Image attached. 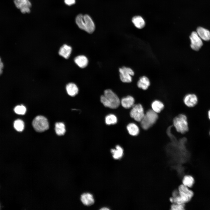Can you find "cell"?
<instances>
[{"mask_svg":"<svg viewBox=\"0 0 210 210\" xmlns=\"http://www.w3.org/2000/svg\"><path fill=\"white\" fill-rule=\"evenodd\" d=\"M55 130L56 134L59 136L64 135L66 130L64 124L61 122L56 123L55 125Z\"/></svg>","mask_w":210,"mask_h":210,"instance_id":"obj_24","label":"cell"},{"mask_svg":"<svg viewBox=\"0 0 210 210\" xmlns=\"http://www.w3.org/2000/svg\"><path fill=\"white\" fill-rule=\"evenodd\" d=\"M184 105L189 108L195 107L198 102L197 96L194 94H188L185 95L183 99Z\"/></svg>","mask_w":210,"mask_h":210,"instance_id":"obj_11","label":"cell"},{"mask_svg":"<svg viewBox=\"0 0 210 210\" xmlns=\"http://www.w3.org/2000/svg\"><path fill=\"white\" fill-rule=\"evenodd\" d=\"M135 100L132 96L128 95L122 99L120 100V104L126 109L131 108L135 104Z\"/></svg>","mask_w":210,"mask_h":210,"instance_id":"obj_12","label":"cell"},{"mask_svg":"<svg viewBox=\"0 0 210 210\" xmlns=\"http://www.w3.org/2000/svg\"><path fill=\"white\" fill-rule=\"evenodd\" d=\"M66 4L69 6H71L74 4L75 3V0H64Z\"/></svg>","mask_w":210,"mask_h":210,"instance_id":"obj_29","label":"cell"},{"mask_svg":"<svg viewBox=\"0 0 210 210\" xmlns=\"http://www.w3.org/2000/svg\"><path fill=\"white\" fill-rule=\"evenodd\" d=\"M76 22L80 29L88 33L91 34L95 30V26L94 22L88 15H78L76 18Z\"/></svg>","mask_w":210,"mask_h":210,"instance_id":"obj_3","label":"cell"},{"mask_svg":"<svg viewBox=\"0 0 210 210\" xmlns=\"http://www.w3.org/2000/svg\"><path fill=\"white\" fill-rule=\"evenodd\" d=\"M197 33L202 39L205 41L210 40V32L208 30L201 27H198Z\"/></svg>","mask_w":210,"mask_h":210,"instance_id":"obj_16","label":"cell"},{"mask_svg":"<svg viewBox=\"0 0 210 210\" xmlns=\"http://www.w3.org/2000/svg\"><path fill=\"white\" fill-rule=\"evenodd\" d=\"M132 21L134 26L138 29L143 28L145 25V22L144 19L140 16L134 17L132 19Z\"/></svg>","mask_w":210,"mask_h":210,"instance_id":"obj_22","label":"cell"},{"mask_svg":"<svg viewBox=\"0 0 210 210\" xmlns=\"http://www.w3.org/2000/svg\"><path fill=\"white\" fill-rule=\"evenodd\" d=\"M186 204L172 203L170 206L171 210H185Z\"/></svg>","mask_w":210,"mask_h":210,"instance_id":"obj_28","label":"cell"},{"mask_svg":"<svg viewBox=\"0 0 210 210\" xmlns=\"http://www.w3.org/2000/svg\"><path fill=\"white\" fill-rule=\"evenodd\" d=\"M75 63L80 68H84L88 65V60L87 58L83 55L76 57L74 59Z\"/></svg>","mask_w":210,"mask_h":210,"instance_id":"obj_17","label":"cell"},{"mask_svg":"<svg viewBox=\"0 0 210 210\" xmlns=\"http://www.w3.org/2000/svg\"><path fill=\"white\" fill-rule=\"evenodd\" d=\"M151 109L157 113H160L164 108V103L161 100L155 99L151 104Z\"/></svg>","mask_w":210,"mask_h":210,"instance_id":"obj_14","label":"cell"},{"mask_svg":"<svg viewBox=\"0 0 210 210\" xmlns=\"http://www.w3.org/2000/svg\"><path fill=\"white\" fill-rule=\"evenodd\" d=\"M32 125L34 130L38 132H44L49 128L47 119L42 116L36 117L33 120Z\"/></svg>","mask_w":210,"mask_h":210,"instance_id":"obj_6","label":"cell"},{"mask_svg":"<svg viewBox=\"0 0 210 210\" xmlns=\"http://www.w3.org/2000/svg\"><path fill=\"white\" fill-rule=\"evenodd\" d=\"M100 210H109V209L108 208H107L106 207H103V208H102L101 209H100Z\"/></svg>","mask_w":210,"mask_h":210,"instance_id":"obj_32","label":"cell"},{"mask_svg":"<svg viewBox=\"0 0 210 210\" xmlns=\"http://www.w3.org/2000/svg\"><path fill=\"white\" fill-rule=\"evenodd\" d=\"M26 111V107L23 105L17 106L14 109L15 112L19 115H24L25 114Z\"/></svg>","mask_w":210,"mask_h":210,"instance_id":"obj_27","label":"cell"},{"mask_svg":"<svg viewBox=\"0 0 210 210\" xmlns=\"http://www.w3.org/2000/svg\"><path fill=\"white\" fill-rule=\"evenodd\" d=\"M207 114L208 118L210 121V109L208 111Z\"/></svg>","mask_w":210,"mask_h":210,"instance_id":"obj_31","label":"cell"},{"mask_svg":"<svg viewBox=\"0 0 210 210\" xmlns=\"http://www.w3.org/2000/svg\"><path fill=\"white\" fill-rule=\"evenodd\" d=\"M4 68V64L1 62H0V76L2 74L3 69Z\"/></svg>","mask_w":210,"mask_h":210,"instance_id":"obj_30","label":"cell"},{"mask_svg":"<svg viewBox=\"0 0 210 210\" xmlns=\"http://www.w3.org/2000/svg\"><path fill=\"white\" fill-rule=\"evenodd\" d=\"M13 1L16 7L20 9L22 13L30 12L31 4L29 0H13Z\"/></svg>","mask_w":210,"mask_h":210,"instance_id":"obj_10","label":"cell"},{"mask_svg":"<svg viewBox=\"0 0 210 210\" xmlns=\"http://www.w3.org/2000/svg\"><path fill=\"white\" fill-rule=\"evenodd\" d=\"M145 111L143 105L140 103L134 104L131 108L130 114L135 121L140 122L145 114Z\"/></svg>","mask_w":210,"mask_h":210,"instance_id":"obj_7","label":"cell"},{"mask_svg":"<svg viewBox=\"0 0 210 210\" xmlns=\"http://www.w3.org/2000/svg\"><path fill=\"white\" fill-rule=\"evenodd\" d=\"M190 38L191 48L195 51L198 50L203 45V43L197 32H192L190 36Z\"/></svg>","mask_w":210,"mask_h":210,"instance_id":"obj_9","label":"cell"},{"mask_svg":"<svg viewBox=\"0 0 210 210\" xmlns=\"http://www.w3.org/2000/svg\"><path fill=\"white\" fill-rule=\"evenodd\" d=\"M80 200L82 203L87 206H90L94 204V200L92 194L89 193H85L82 194Z\"/></svg>","mask_w":210,"mask_h":210,"instance_id":"obj_15","label":"cell"},{"mask_svg":"<svg viewBox=\"0 0 210 210\" xmlns=\"http://www.w3.org/2000/svg\"><path fill=\"white\" fill-rule=\"evenodd\" d=\"M178 191L177 196L170 198V201L172 203L186 204L191 200L194 195L191 189L182 184L178 187Z\"/></svg>","mask_w":210,"mask_h":210,"instance_id":"obj_1","label":"cell"},{"mask_svg":"<svg viewBox=\"0 0 210 210\" xmlns=\"http://www.w3.org/2000/svg\"><path fill=\"white\" fill-rule=\"evenodd\" d=\"M159 118L158 113L151 108L145 111L143 118L140 122L141 128L144 130H147L151 127L157 121Z\"/></svg>","mask_w":210,"mask_h":210,"instance_id":"obj_5","label":"cell"},{"mask_svg":"<svg viewBox=\"0 0 210 210\" xmlns=\"http://www.w3.org/2000/svg\"><path fill=\"white\" fill-rule=\"evenodd\" d=\"M14 127L18 131H22L24 127V123L21 120L18 119L15 121L14 123Z\"/></svg>","mask_w":210,"mask_h":210,"instance_id":"obj_26","label":"cell"},{"mask_svg":"<svg viewBox=\"0 0 210 210\" xmlns=\"http://www.w3.org/2000/svg\"><path fill=\"white\" fill-rule=\"evenodd\" d=\"M101 103L106 107L116 109L120 104V100L118 96L111 90H105L100 97Z\"/></svg>","mask_w":210,"mask_h":210,"instance_id":"obj_2","label":"cell"},{"mask_svg":"<svg viewBox=\"0 0 210 210\" xmlns=\"http://www.w3.org/2000/svg\"><path fill=\"white\" fill-rule=\"evenodd\" d=\"M209 135H210V131H209Z\"/></svg>","mask_w":210,"mask_h":210,"instance_id":"obj_33","label":"cell"},{"mask_svg":"<svg viewBox=\"0 0 210 210\" xmlns=\"http://www.w3.org/2000/svg\"><path fill=\"white\" fill-rule=\"evenodd\" d=\"M120 78L124 83H130L132 80V76L134 74L133 70L131 68L123 66L119 69Z\"/></svg>","mask_w":210,"mask_h":210,"instance_id":"obj_8","label":"cell"},{"mask_svg":"<svg viewBox=\"0 0 210 210\" xmlns=\"http://www.w3.org/2000/svg\"><path fill=\"white\" fill-rule=\"evenodd\" d=\"M72 51L71 47L66 44L63 45L60 48L59 53L60 55L65 59H68Z\"/></svg>","mask_w":210,"mask_h":210,"instance_id":"obj_19","label":"cell"},{"mask_svg":"<svg viewBox=\"0 0 210 210\" xmlns=\"http://www.w3.org/2000/svg\"><path fill=\"white\" fill-rule=\"evenodd\" d=\"M66 89L68 94L71 96H74L78 93V89L77 86L73 83L67 84L66 86Z\"/></svg>","mask_w":210,"mask_h":210,"instance_id":"obj_20","label":"cell"},{"mask_svg":"<svg viewBox=\"0 0 210 210\" xmlns=\"http://www.w3.org/2000/svg\"><path fill=\"white\" fill-rule=\"evenodd\" d=\"M127 129L129 134L133 136H137L140 132V129L139 126L133 123L128 124L127 126Z\"/></svg>","mask_w":210,"mask_h":210,"instance_id":"obj_18","label":"cell"},{"mask_svg":"<svg viewBox=\"0 0 210 210\" xmlns=\"http://www.w3.org/2000/svg\"><path fill=\"white\" fill-rule=\"evenodd\" d=\"M111 151L113 154V158L115 159H120L123 154V149L118 145L116 146V149H111Z\"/></svg>","mask_w":210,"mask_h":210,"instance_id":"obj_23","label":"cell"},{"mask_svg":"<svg viewBox=\"0 0 210 210\" xmlns=\"http://www.w3.org/2000/svg\"><path fill=\"white\" fill-rule=\"evenodd\" d=\"M182 184L185 186L190 188L195 183L193 177L190 175H185L183 176L182 181Z\"/></svg>","mask_w":210,"mask_h":210,"instance_id":"obj_21","label":"cell"},{"mask_svg":"<svg viewBox=\"0 0 210 210\" xmlns=\"http://www.w3.org/2000/svg\"><path fill=\"white\" fill-rule=\"evenodd\" d=\"M150 84V81L148 77L145 76L141 77L137 82V87L144 90H147Z\"/></svg>","mask_w":210,"mask_h":210,"instance_id":"obj_13","label":"cell"},{"mask_svg":"<svg viewBox=\"0 0 210 210\" xmlns=\"http://www.w3.org/2000/svg\"><path fill=\"white\" fill-rule=\"evenodd\" d=\"M105 122L106 124L108 125L115 124L117 123V118L115 115L109 114L106 116Z\"/></svg>","mask_w":210,"mask_h":210,"instance_id":"obj_25","label":"cell"},{"mask_svg":"<svg viewBox=\"0 0 210 210\" xmlns=\"http://www.w3.org/2000/svg\"><path fill=\"white\" fill-rule=\"evenodd\" d=\"M172 124L176 131L182 134L186 133L189 130L187 117L184 114H180L175 116L173 119Z\"/></svg>","mask_w":210,"mask_h":210,"instance_id":"obj_4","label":"cell"}]
</instances>
